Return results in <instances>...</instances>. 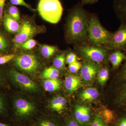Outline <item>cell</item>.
<instances>
[{"instance_id":"1","label":"cell","mask_w":126,"mask_h":126,"mask_svg":"<svg viewBox=\"0 0 126 126\" xmlns=\"http://www.w3.org/2000/svg\"><path fill=\"white\" fill-rule=\"evenodd\" d=\"M89 21L87 14L82 7H75L69 16L66 27V36L70 43H81L88 37Z\"/></svg>"},{"instance_id":"2","label":"cell","mask_w":126,"mask_h":126,"mask_svg":"<svg viewBox=\"0 0 126 126\" xmlns=\"http://www.w3.org/2000/svg\"><path fill=\"white\" fill-rule=\"evenodd\" d=\"M37 10L43 19L53 24L60 21L63 11L59 0H40Z\"/></svg>"},{"instance_id":"3","label":"cell","mask_w":126,"mask_h":126,"mask_svg":"<svg viewBox=\"0 0 126 126\" xmlns=\"http://www.w3.org/2000/svg\"><path fill=\"white\" fill-rule=\"evenodd\" d=\"M112 33L103 27L96 16H93L89 21L88 37L90 43L96 46L107 45Z\"/></svg>"},{"instance_id":"4","label":"cell","mask_w":126,"mask_h":126,"mask_svg":"<svg viewBox=\"0 0 126 126\" xmlns=\"http://www.w3.org/2000/svg\"><path fill=\"white\" fill-rule=\"evenodd\" d=\"M13 60L16 67L31 75L36 74L42 67L40 61L33 54L21 53Z\"/></svg>"},{"instance_id":"5","label":"cell","mask_w":126,"mask_h":126,"mask_svg":"<svg viewBox=\"0 0 126 126\" xmlns=\"http://www.w3.org/2000/svg\"><path fill=\"white\" fill-rule=\"evenodd\" d=\"M77 48L80 55L88 61L98 63H104L107 59V52L101 46H80Z\"/></svg>"},{"instance_id":"6","label":"cell","mask_w":126,"mask_h":126,"mask_svg":"<svg viewBox=\"0 0 126 126\" xmlns=\"http://www.w3.org/2000/svg\"><path fill=\"white\" fill-rule=\"evenodd\" d=\"M8 76L11 82L22 90L30 93L39 90L38 84L26 75L15 70H10Z\"/></svg>"},{"instance_id":"7","label":"cell","mask_w":126,"mask_h":126,"mask_svg":"<svg viewBox=\"0 0 126 126\" xmlns=\"http://www.w3.org/2000/svg\"><path fill=\"white\" fill-rule=\"evenodd\" d=\"M39 31L31 21L27 20H24L20 30L12 40L15 48L17 49L20 47L23 43L38 33Z\"/></svg>"},{"instance_id":"8","label":"cell","mask_w":126,"mask_h":126,"mask_svg":"<svg viewBox=\"0 0 126 126\" xmlns=\"http://www.w3.org/2000/svg\"><path fill=\"white\" fill-rule=\"evenodd\" d=\"M13 104L16 116L21 119L31 117L36 111L34 104L25 98H15Z\"/></svg>"},{"instance_id":"9","label":"cell","mask_w":126,"mask_h":126,"mask_svg":"<svg viewBox=\"0 0 126 126\" xmlns=\"http://www.w3.org/2000/svg\"><path fill=\"white\" fill-rule=\"evenodd\" d=\"M108 49L116 50H126V24L122 23L119 29L112 33L109 43L107 45Z\"/></svg>"},{"instance_id":"10","label":"cell","mask_w":126,"mask_h":126,"mask_svg":"<svg viewBox=\"0 0 126 126\" xmlns=\"http://www.w3.org/2000/svg\"><path fill=\"white\" fill-rule=\"evenodd\" d=\"M96 63L88 61L82 64L80 69L81 77L86 82L92 81L99 72V67Z\"/></svg>"},{"instance_id":"11","label":"cell","mask_w":126,"mask_h":126,"mask_svg":"<svg viewBox=\"0 0 126 126\" xmlns=\"http://www.w3.org/2000/svg\"><path fill=\"white\" fill-rule=\"evenodd\" d=\"M119 79L121 84L117 100L119 105H123L126 104V59L120 70Z\"/></svg>"},{"instance_id":"12","label":"cell","mask_w":126,"mask_h":126,"mask_svg":"<svg viewBox=\"0 0 126 126\" xmlns=\"http://www.w3.org/2000/svg\"><path fill=\"white\" fill-rule=\"evenodd\" d=\"M74 116L75 119L81 125L87 124L91 119L90 109L85 106H77L75 109Z\"/></svg>"},{"instance_id":"13","label":"cell","mask_w":126,"mask_h":126,"mask_svg":"<svg viewBox=\"0 0 126 126\" xmlns=\"http://www.w3.org/2000/svg\"><path fill=\"white\" fill-rule=\"evenodd\" d=\"M3 19L4 27L6 31L11 33H17L19 32L21 26L9 13L4 12Z\"/></svg>"},{"instance_id":"14","label":"cell","mask_w":126,"mask_h":126,"mask_svg":"<svg viewBox=\"0 0 126 126\" xmlns=\"http://www.w3.org/2000/svg\"><path fill=\"white\" fill-rule=\"evenodd\" d=\"M82 82L79 77L72 75H69L64 80L65 89L70 93L77 91L81 87Z\"/></svg>"},{"instance_id":"15","label":"cell","mask_w":126,"mask_h":126,"mask_svg":"<svg viewBox=\"0 0 126 126\" xmlns=\"http://www.w3.org/2000/svg\"><path fill=\"white\" fill-rule=\"evenodd\" d=\"M109 60L112 65V67L116 69L119 67L122 63L126 59V54L119 50H114L110 55Z\"/></svg>"},{"instance_id":"16","label":"cell","mask_w":126,"mask_h":126,"mask_svg":"<svg viewBox=\"0 0 126 126\" xmlns=\"http://www.w3.org/2000/svg\"><path fill=\"white\" fill-rule=\"evenodd\" d=\"M67 103V100L64 97L58 96L54 97L51 99L50 107L53 111L60 113L64 110Z\"/></svg>"},{"instance_id":"17","label":"cell","mask_w":126,"mask_h":126,"mask_svg":"<svg viewBox=\"0 0 126 126\" xmlns=\"http://www.w3.org/2000/svg\"><path fill=\"white\" fill-rule=\"evenodd\" d=\"M115 8L122 23L126 24V0H116Z\"/></svg>"},{"instance_id":"18","label":"cell","mask_w":126,"mask_h":126,"mask_svg":"<svg viewBox=\"0 0 126 126\" xmlns=\"http://www.w3.org/2000/svg\"><path fill=\"white\" fill-rule=\"evenodd\" d=\"M99 96V92L96 89L88 88L82 92L80 94V97L83 101H90L96 99Z\"/></svg>"},{"instance_id":"19","label":"cell","mask_w":126,"mask_h":126,"mask_svg":"<svg viewBox=\"0 0 126 126\" xmlns=\"http://www.w3.org/2000/svg\"><path fill=\"white\" fill-rule=\"evenodd\" d=\"M43 87L47 92H54L60 89L61 82L58 79H46L43 82Z\"/></svg>"},{"instance_id":"20","label":"cell","mask_w":126,"mask_h":126,"mask_svg":"<svg viewBox=\"0 0 126 126\" xmlns=\"http://www.w3.org/2000/svg\"><path fill=\"white\" fill-rule=\"evenodd\" d=\"M60 75L58 69L53 67L46 68L42 73L40 77L45 79H58Z\"/></svg>"},{"instance_id":"21","label":"cell","mask_w":126,"mask_h":126,"mask_svg":"<svg viewBox=\"0 0 126 126\" xmlns=\"http://www.w3.org/2000/svg\"><path fill=\"white\" fill-rule=\"evenodd\" d=\"M58 50L57 47L48 45H42L40 47V52L42 56L46 59L51 58Z\"/></svg>"},{"instance_id":"22","label":"cell","mask_w":126,"mask_h":126,"mask_svg":"<svg viewBox=\"0 0 126 126\" xmlns=\"http://www.w3.org/2000/svg\"><path fill=\"white\" fill-rule=\"evenodd\" d=\"M65 57L64 54L63 53L55 57L53 61L54 67L57 69H63L65 65Z\"/></svg>"},{"instance_id":"23","label":"cell","mask_w":126,"mask_h":126,"mask_svg":"<svg viewBox=\"0 0 126 126\" xmlns=\"http://www.w3.org/2000/svg\"><path fill=\"white\" fill-rule=\"evenodd\" d=\"M109 76L108 69L104 68L99 70L98 76V81L100 85L103 86L108 80Z\"/></svg>"},{"instance_id":"24","label":"cell","mask_w":126,"mask_h":126,"mask_svg":"<svg viewBox=\"0 0 126 126\" xmlns=\"http://www.w3.org/2000/svg\"><path fill=\"white\" fill-rule=\"evenodd\" d=\"M100 116L107 124L111 123L114 119V115L112 111L106 109L102 112Z\"/></svg>"},{"instance_id":"25","label":"cell","mask_w":126,"mask_h":126,"mask_svg":"<svg viewBox=\"0 0 126 126\" xmlns=\"http://www.w3.org/2000/svg\"><path fill=\"white\" fill-rule=\"evenodd\" d=\"M36 126H59L53 120L48 118H43L39 120L36 123Z\"/></svg>"},{"instance_id":"26","label":"cell","mask_w":126,"mask_h":126,"mask_svg":"<svg viewBox=\"0 0 126 126\" xmlns=\"http://www.w3.org/2000/svg\"><path fill=\"white\" fill-rule=\"evenodd\" d=\"M9 12L12 17L16 21L19 22L20 20L19 12L18 8L15 6H11L9 7Z\"/></svg>"},{"instance_id":"27","label":"cell","mask_w":126,"mask_h":126,"mask_svg":"<svg viewBox=\"0 0 126 126\" xmlns=\"http://www.w3.org/2000/svg\"><path fill=\"white\" fill-rule=\"evenodd\" d=\"M8 41L5 36L0 32V52H5L9 47Z\"/></svg>"},{"instance_id":"28","label":"cell","mask_w":126,"mask_h":126,"mask_svg":"<svg viewBox=\"0 0 126 126\" xmlns=\"http://www.w3.org/2000/svg\"><path fill=\"white\" fill-rule=\"evenodd\" d=\"M36 45V41L33 39H31L23 43L20 47L24 49L30 50L33 48Z\"/></svg>"},{"instance_id":"29","label":"cell","mask_w":126,"mask_h":126,"mask_svg":"<svg viewBox=\"0 0 126 126\" xmlns=\"http://www.w3.org/2000/svg\"><path fill=\"white\" fill-rule=\"evenodd\" d=\"M90 126H107L99 114H96Z\"/></svg>"},{"instance_id":"30","label":"cell","mask_w":126,"mask_h":126,"mask_svg":"<svg viewBox=\"0 0 126 126\" xmlns=\"http://www.w3.org/2000/svg\"><path fill=\"white\" fill-rule=\"evenodd\" d=\"M12 4L15 5H20L26 7L32 11H34L35 10L33 9L29 4L26 3L24 0H10Z\"/></svg>"},{"instance_id":"31","label":"cell","mask_w":126,"mask_h":126,"mask_svg":"<svg viewBox=\"0 0 126 126\" xmlns=\"http://www.w3.org/2000/svg\"><path fill=\"white\" fill-rule=\"evenodd\" d=\"M82 64L78 61L69 64L68 69L70 72L72 73H75L81 69Z\"/></svg>"},{"instance_id":"32","label":"cell","mask_w":126,"mask_h":126,"mask_svg":"<svg viewBox=\"0 0 126 126\" xmlns=\"http://www.w3.org/2000/svg\"><path fill=\"white\" fill-rule=\"evenodd\" d=\"M78 58L77 55L72 52L68 54L65 58V62L68 64L78 61Z\"/></svg>"},{"instance_id":"33","label":"cell","mask_w":126,"mask_h":126,"mask_svg":"<svg viewBox=\"0 0 126 126\" xmlns=\"http://www.w3.org/2000/svg\"><path fill=\"white\" fill-rule=\"evenodd\" d=\"M15 55L10 54L0 57V65L4 64L9 61L14 59L15 57Z\"/></svg>"},{"instance_id":"34","label":"cell","mask_w":126,"mask_h":126,"mask_svg":"<svg viewBox=\"0 0 126 126\" xmlns=\"http://www.w3.org/2000/svg\"><path fill=\"white\" fill-rule=\"evenodd\" d=\"M6 110V102L4 97L0 94V115L3 114Z\"/></svg>"},{"instance_id":"35","label":"cell","mask_w":126,"mask_h":126,"mask_svg":"<svg viewBox=\"0 0 126 126\" xmlns=\"http://www.w3.org/2000/svg\"><path fill=\"white\" fill-rule=\"evenodd\" d=\"M6 0H0V23L3 18V12Z\"/></svg>"},{"instance_id":"36","label":"cell","mask_w":126,"mask_h":126,"mask_svg":"<svg viewBox=\"0 0 126 126\" xmlns=\"http://www.w3.org/2000/svg\"><path fill=\"white\" fill-rule=\"evenodd\" d=\"M75 119H69L67 122L66 126H82Z\"/></svg>"},{"instance_id":"37","label":"cell","mask_w":126,"mask_h":126,"mask_svg":"<svg viewBox=\"0 0 126 126\" xmlns=\"http://www.w3.org/2000/svg\"><path fill=\"white\" fill-rule=\"evenodd\" d=\"M116 126H126V116L121 118Z\"/></svg>"},{"instance_id":"38","label":"cell","mask_w":126,"mask_h":126,"mask_svg":"<svg viewBox=\"0 0 126 126\" xmlns=\"http://www.w3.org/2000/svg\"><path fill=\"white\" fill-rule=\"evenodd\" d=\"M5 84V79L1 73H0V86H4Z\"/></svg>"},{"instance_id":"39","label":"cell","mask_w":126,"mask_h":126,"mask_svg":"<svg viewBox=\"0 0 126 126\" xmlns=\"http://www.w3.org/2000/svg\"><path fill=\"white\" fill-rule=\"evenodd\" d=\"M98 0H82L83 3L84 4H93L97 2Z\"/></svg>"},{"instance_id":"40","label":"cell","mask_w":126,"mask_h":126,"mask_svg":"<svg viewBox=\"0 0 126 126\" xmlns=\"http://www.w3.org/2000/svg\"><path fill=\"white\" fill-rule=\"evenodd\" d=\"M0 126H10L9 124L3 123L0 122Z\"/></svg>"}]
</instances>
